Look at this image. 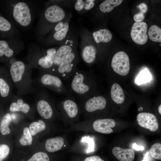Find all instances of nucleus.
<instances>
[{
    "mask_svg": "<svg viewBox=\"0 0 161 161\" xmlns=\"http://www.w3.org/2000/svg\"><path fill=\"white\" fill-rule=\"evenodd\" d=\"M4 14L11 23L22 28L27 27L32 23L34 13L32 6L27 1H0Z\"/></svg>",
    "mask_w": 161,
    "mask_h": 161,
    "instance_id": "nucleus-1",
    "label": "nucleus"
},
{
    "mask_svg": "<svg viewBox=\"0 0 161 161\" xmlns=\"http://www.w3.org/2000/svg\"><path fill=\"white\" fill-rule=\"evenodd\" d=\"M69 90L84 99L93 95L95 82L91 73L76 68L71 77Z\"/></svg>",
    "mask_w": 161,
    "mask_h": 161,
    "instance_id": "nucleus-2",
    "label": "nucleus"
},
{
    "mask_svg": "<svg viewBox=\"0 0 161 161\" xmlns=\"http://www.w3.org/2000/svg\"><path fill=\"white\" fill-rule=\"evenodd\" d=\"M65 17L64 9L60 6L54 4L47 7L41 16L38 25L39 33L46 25H53L63 21Z\"/></svg>",
    "mask_w": 161,
    "mask_h": 161,
    "instance_id": "nucleus-3",
    "label": "nucleus"
},
{
    "mask_svg": "<svg viewBox=\"0 0 161 161\" xmlns=\"http://www.w3.org/2000/svg\"><path fill=\"white\" fill-rule=\"evenodd\" d=\"M79 60L77 52L74 50L67 55L64 61L52 73L62 79L67 80L71 77L76 69Z\"/></svg>",
    "mask_w": 161,
    "mask_h": 161,
    "instance_id": "nucleus-4",
    "label": "nucleus"
},
{
    "mask_svg": "<svg viewBox=\"0 0 161 161\" xmlns=\"http://www.w3.org/2000/svg\"><path fill=\"white\" fill-rule=\"evenodd\" d=\"M40 82L44 86L58 93L67 94L71 93L64 85L62 79L52 73L44 72L41 76Z\"/></svg>",
    "mask_w": 161,
    "mask_h": 161,
    "instance_id": "nucleus-5",
    "label": "nucleus"
},
{
    "mask_svg": "<svg viewBox=\"0 0 161 161\" xmlns=\"http://www.w3.org/2000/svg\"><path fill=\"white\" fill-rule=\"evenodd\" d=\"M22 47V43L16 38L0 40V61L10 58Z\"/></svg>",
    "mask_w": 161,
    "mask_h": 161,
    "instance_id": "nucleus-6",
    "label": "nucleus"
},
{
    "mask_svg": "<svg viewBox=\"0 0 161 161\" xmlns=\"http://www.w3.org/2000/svg\"><path fill=\"white\" fill-rule=\"evenodd\" d=\"M111 65L116 73L120 75H126L129 73L130 68L128 55L122 51L117 52L113 57Z\"/></svg>",
    "mask_w": 161,
    "mask_h": 161,
    "instance_id": "nucleus-7",
    "label": "nucleus"
},
{
    "mask_svg": "<svg viewBox=\"0 0 161 161\" xmlns=\"http://www.w3.org/2000/svg\"><path fill=\"white\" fill-rule=\"evenodd\" d=\"M81 100L83 102L84 110L87 114L103 109L107 104L106 99L101 95L96 96L93 95Z\"/></svg>",
    "mask_w": 161,
    "mask_h": 161,
    "instance_id": "nucleus-8",
    "label": "nucleus"
},
{
    "mask_svg": "<svg viewBox=\"0 0 161 161\" xmlns=\"http://www.w3.org/2000/svg\"><path fill=\"white\" fill-rule=\"evenodd\" d=\"M147 24L144 22H134L132 27L130 35L133 41L135 43L143 45L148 40Z\"/></svg>",
    "mask_w": 161,
    "mask_h": 161,
    "instance_id": "nucleus-9",
    "label": "nucleus"
},
{
    "mask_svg": "<svg viewBox=\"0 0 161 161\" xmlns=\"http://www.w3.org/2000/svg\"><path fill=\"white\" fill-rule=\"evenodd\" d=\"M57 48H49L42 52L38 57V66L44 72H50L53 66L54 59Z\"/></svg>",
    "mask_w": 161,
    "mask_h": 161,
    "instance_id": "nucleus-10",
    "label": "nucleus"
},
{
    "mask_svg": "<svg viewBox=\"0 0 161 161\" xmlns=\"http://www.w3.org/2000/svg\"><path fill=\"white\" fill-rule=\"evenodd\" d=\"M137 120L140 126L148 129L151 131H155L158 129L157 119L156 116L152 113L148 112L139 113L137 115Z\"/></svg>",
    "mask_w": 161,
    "mask_h": 161,
    "instance_id": "nucleus-11",
    "label": "nucleus"
},
{
    "mask_svg": "<svg viewBox=\"0 0 161 161\" xmlns=\"http://www.w3.org/2000/svg\"><path fill=\"white\" fill-rule=\"evenodd\" d=\"M67 95L66 98L60 103L61 108H62L63 114L68 117L74 118L78 115V107L70 93Z\"/></svg>",
    "mask_w": 161,
    "mask_h": 161,
    "instance_id": "nucleus-12",
    "label": "nucleus"
},
{
    "mask_svg": "<svg viewBox=\"0 0 161 161\" xmlns=\"http://www.w3.org/2000/svg\"><path fill=\"white\" fill-rule=\"evenodd\" d=\"M42 98L39 100L37 104V109L40 115L43 118L49 119L52 117L53 111L50 103L49 97L47 94L43 93Z\"/></svg>",
    "mask_w": 161,
    "mask_h": 161,
    "instance_id": "nucleus-13",
    "label": "nucleus"
},
{
    "mask_svg": "<svg viewBox=\"0 0 161 161\" xmlns=\"http://www.w3.org/2000/svg\"><path fill=\"white\" fill-rule=\"evenodd\" d=\"M115 121L113 119L106 118L97 119L93 124L95 130L100 133L109 134L113 132L112 128L115 126Z\"/></svg>",
    "mask_w": 161,
    "mask_h": 161,
    "instance_id": "nucleus-14",
    "label": "nucleus"
},
{
    "mask_svg": "<svg viewBox=\"0 0 161 161\" xmlns=\"http://www.w3.org/2000/svg\"><path fill=\"white\" fill-rule=\"evenodd\" d=\"M74 50L71 45L67 44L62 45L57 49L54 58L53 66L50 72H53L64 61L67 55Z\"/></svg>",
    "mask_w": 161,
    "mask_h": 161,
    "instance_id": "nucleus-15",
    "label": "nucleus"
},
{
    "mask_svg": "<svg viewBox=\"0 0 161 161\" xmlns=\"http://www.w3.org/2000/svg\"><path fill=\"white\" fill-rule=\"evenodd\" d=\"M16 29L7 18L0 15V38H15L13 37Z\"/></svg>",
    "mask_w": 161,
    "mask_h": 161,
    "instance_id": "nucleus-16",
    "label": "nucleus"
},
{
    "mask_svg": "<svg viewBox=\"0 0 161 161\" xmlns=\"http://www.w3.org/2000/svg\"><path fill=\"white\" fill-rule=\"evenodd\" d=\"M25 69V65L22 61H15L11 64L10 69V72L14 82H19L22 80Z\"/></svg>",
    "mask_w": 161,
    "mask_h": 161,
    "instance_id": "nucleus-17",
    "label": "nucleus"
},
{
    "mask_svg": "<svg viewBox=\"0 0 161 161\" xmlns=\"http://www.w3.org/2000/svg\"><path fill=\"white\" fill-rule=\"evenodd\" d=\"M69 29L68 22H65L63 25L59 23L56 24L51 30L50 34L51 39L55 41H61L66 37Z\"/></svg>",
    "mask_w": 161,
    "mask_h": 161,
    "instance_id": "nucleus-18",
    "label": "nucleus"
},
{
    "mask_svg": "<svg viewBox=\"0 0 161 161\" xmlns=\"http://www.w3.org/2000/svg\"><path fill=\"white\" fill-rule=\"evenodd\" d=\"M112 152L115 157L120 161H133L135 157L134 151L130 148H123L115 147Z\"/></svg>",
    "mask_w": 161,
    "mask_h": 161,
    "instance_id": "nucleus-19",
    "label": "nucleus"
},
{
    "mask_svg": "<svg viewBox=\"0 0 161 161\" xmlns=\"http://www.w3.org/2000/svg\"><path fill=\"white\" fill-rule=\"evenodd\" d=\"M81 56L83 61L88 65L92 64L95 61L97 55L95 47L91 44H87L82 48Z\"/></svg>",
    "mask_w": 161,
    "mask_h": 161,
    "instance_id": "nucleus-20",
    "label": "nucleus"
},
{
    "mask_svg": "<svg viewBox=\"0 0 161 161\" xmlns=\"http://www.w3.org/2000/svg\"><path fill=\"white\" fill-rule=\"evenodd\" d=\"M64 142V139L61 137L49 138L45 142V149L50 152L57 151L61 149Z\"/></svg>",
    "mask_w": 161,
    "mask_h": 161,
    "instance_id": "nucleus-21",
    "label": "nucleus"
},
{
    "mask_svg": "<svg viewBox=\"0 0 161 161\" xmlns=\"http://www.w3.org/2000/svg\"><path fill=\"white\" fill-rule=\"evenodd\" d=\"M93 38L96 43H106L112 39V35L110 31L106 29H100L92 33Z\"/></svg>",
    "mask_w": 161,
    "mask_h": 161,
    "instance_id": "nucleus-22",
    "label": "nucleus"
},
{
    "mask_svg": "<svg viewBox=\"0 0 161 161\" xmlns=\"http://www.w3.org/2000/svg\"><path fill=\"white\" fill-rule=\"evenodd\" d=\"M110 94L112 100L117 104H121L125 100L123 90L120 85L117 83H114L112 85Z\"/></svg>",
    "mask_w": 161,
    "mask_h": 161,
    "instance_id": "nucleus-23",
    "label": "nucleus"
},
{
    "mask_svg": "<svg viewBox=\"0 0 161 161\" xmlns=\"http://www.w3.org/2000/svg\"><path fill=\"white\" fill-rule=\"evenodd\" d=\"M30 109V106L28 104L24 103L22 99H19L16 102H13L10 104L9 110L11 112H21L27 113Z\"/></svg>",
    "mask_w": 161,
    "mask_h": 161,
    "instance_id": "nucleus-24",
    "label": "nucleus"
},
{
    "mask_svg": "<svg viewBox=\"0 0 161 161\" xmlns=\"http://www.w3.org/2000/svg\"><path fill=\"white\" fill-rule=\"evenodd\" d=\"M123 1L122 0H105L100 5V10L104 13H109L115 7L120 4Z\"/></svg>",
    "mask_w": 161,
    "mask_h": 161,
    "instance_id": "nucleus-25",
    "label": "nucleus"
},
{
    "mask_svg": "<svg viewBox=\"0 0 161 161\" xmlns=\"http://www.w3.org/2000/svg\"><path fill=\"white\" fill-rule=\"evenodd\" d=\"M11 120L10 114L6 113L3 116L0 123V132L3 135H7L10 134V129L9 125Z\"/></svg>",
    "mask_w": 161,
    "mask_h": 161,
    "instance_id": "nucleus-26",
    "label": "nucleus"
},
{
    "mask_svg": "<svg viewBox=\"0 0 161 161\" xmlns=\"http://www.w3.org/2000/svg\"><path fill=\"white\" fill-rule=\"evenodd\" d=\"M148 34L152 41L158 42H161V29L157 25H153L149 28Z\"/></svg>",
    "mask_w": 161,
    "mask_h": 161,
    "instance_id": "nucleus-27",
    "label": "nucleus"
},
{
    "mask_svg": "<svg viewBox=\"0 0 161 161\" xmlns=\"http://www.w3.org/2000/svg\"><path fill=\"white\" fill-rule=\"evenodd\" d=\"M46 127V125L44 122L42 120H39L38 122H34L31 123L29 129L32 135L34 136L45 130Z\"/></svg>",
    "mask_w": 161,
    "mask_h": 161,
    "instance_id": "nucleus-28",
    "label": "nucleus"
},
{
    "mask_svg": "<svg viewBox=\"0 0 161 161\" xmlns=\"http://www.w3.org/2000/svg\"><path fill=\"white\" fill-rule=\"evenodd\" d=\"M32 138L29 129L26 127L24 128L23 134L19 140L21 145L23 146L31 145L32 143Z\"/></svg>",
    "mask_w": 161,
    "mask_h": 161,
    "instance_id": "nucleus-29",
    "label": "nucleus"
},
{
    "mask_svg": "<svg viewBox=\"0 0 161 161\" xmlns=\"http://www.w3.org/2000/svg\"><path fill=\"white\" fill-rule=\"evenodd\" d=\"M10 91V87L6 79L0 74V95L3 97H7Z\"/></svg>",
    "mask_w": 161,
    "mask_h": 161,
    "instance_id": "nucleus-30",
    "label": "nucleus"
},
{
    "mask_svg": "<svg viewBox=\"0 0 161 161\" xmlns=\"http://www.w3.org/2000/svg\"><path fill=\"white\" fill-rule=\"evenodd\" d=\"M150 153L153 158L159 160L161 159V144L156 143L153 145L150 149Z\"/></svg>",
    "mask_w": 161,
    "mask_h": 161,
    "instance_id": "nucleus-31",
    "label": "nucleus"
},
{
    "mask_svg": "<svg viewBox=\"0 0 161 161\" xmlns=\"http://www.w3.org/2000/svg\"><path fill=\"white\" fill-rule=\"evenodd\" d=\"M27 161H49V159L47 154L39 152L33 154Z\"/></svg>",
    "mask_w": 161,
    "mask_h": 161,
    "instance_id": "nucleus-32",
    "label": "nucleus"
},
{
    "mask_svg": "<svg viewBox=\"0 0 161 161\" xmlns=\"http://www.w3.org/2000/svg\"><path fill=\"white\" fill-rule=\"evenodd\" d=\"M10 152V148L7 144H0V161H3L8 156Z\"/></svg>",
    "mask_w": 161,
    "mask_h": 161,
    "instance_id": "nucleus-33",
    "label": "nucleus"
},
{
    "mask_svg": "<svg viewBox=\"0 0 161 161\" xmlns=\"http://www.w3.org/2000/svg\"><path fill=\"white\" fill-rule=\"evenodd\" d=\"M85 1L78 0L75 4V8L76 11H82L85 7Z\"/></svg>",
    "mask_w": 161,
    "mask_h": 161,
    "instance_id": "nucleus-34",
    "label": "nucleus"
},
{
    "mask_svg": "<svg viewBox=\"0 0 161 161\" xmlns=\"http://www.w3.org/2000/svg\"><path fill=\"white\" fill-rule=\"evenodd\" d=\"M82 140L88 143V150L92 151L94 148V142L93 139L92 138H88L86 137L83 138Z\"/></svg>",
    "mask_w": 161,
    "mask_h": 161,
    "instance_id": "nucleus-35",
    "label": "nucleus"
},
{
    "mask_svg": "<svg viewBox=\"0 0 161 161\" xmlns=\"http://www.w3.org/2000/svg\"><path fill=\"white\" fill-rule=\"evenodd\" d=\"M94 0H85V5L84 7L85 10L86 11L92 9L94 6Z\"/></svg>",
    "mask_w": 161,
    "mask_h": 161,
    "instance_id": "nucleus-36",
    "label": "nucleus"
},
{
    "mask_svg": "<svg viewBox=\"0 0 161 161\" xmlns=\"http://www.w3.org/2000/svg\"><path fill=\"white\" fill-rule=\"evenodd\" d=\"M144 18V14L140 12L135 14L134 16V19L137 22H142Z\"/></svg>",
    "mask_w": 161,
    "mask_h": 161,
    "instance_id": "nucleus-37",
    "label": "nucleus"
},
{
    "mask_svg": "<svg viewBox=\"0 0 161 161\" xmlns=\"http://www.w3.org/2000/svg\"><path fill=\"white\" fill-rule=\"evenodd\" d=\"M137 7L139 9L140 12L144 14L148 10L147 5L144 3H142L137 5Z\"/></svg>",
    "mask_w": 161,
    "mask_h": 161,
    "instance_id": "nucleus-38",
    "label": "nucleus"
},
{
    "mask_svg": "<svg viewBox=\"0 0 161 161\" xmlns=\"http://www.w3.org/2000/svg\"><path fill=\"white\" fill-rule=\"evenodd\" d=\"M83 161H104L99 156L94 155L86 158Z\"/></svg>",
    "mask_w": 161,
    "mask_h": 161,
    "instance_id": "nucleus-39",
    "label": "nucleus"
},
{
    "mask_svg": "<svg viewBox=\"0 0 161 161\" xmlns=\"http://www.w3.org/2000/svg\"><path fill=\"white\" fill-rule=\"evenodd\" d=\"M132 147L134 149L137 151H143L144 149V148L143 146H138L135 143L133 144Z\"/></svg>",
    "mask_w": 161,
    "mask_h": 161,
    "instance_id": "nucleus-40",
    "label": "nucleus"
},
{
    "mask_svg": "<svg viewBox=\"0 0 161 161\" xmlns=\"http://www.w3.org/2000/svg\"><path fill=\"white\" fill-rule=\"evenodd\" d=\"M149 154V152H147L145 154L143 160L142 161H148V155Z\"/></svg>",
    "mask_w": 161,
    "mask_h": 161,
    "instance_id": "nucleus-41",
    "label": "nucleus"
},
{
    "mask_svg": "<svg viewBox=\"0 0 161 161\" xmlns=\"http://www.w3.org/2000/svg\"><path fill=\"white\" fill-rule=\"evenodd\" d=\"M158 110L160 114H161V105L160 104L158 108Z\"/></svg>",
    "mask_w": 161,
    "mask_h": 161,
    "instance_id": "nucleus-42",
    "label": "nucleus"
},
{
    "mask_svg": "<svg viewBox=\"0 0 161 161\" xmlns=\"http://www.w3.org/2000/svg\"><path fill=\"white\" fill-rule=\"evenodd\" d=\"M0 120H1V116H0Z\"/></svg>",
    "mask_w": 161,
    "mask_h": 161,
    "instance_id": "nucleus-43",
    "label": "nucleus"
}]
</instances>
